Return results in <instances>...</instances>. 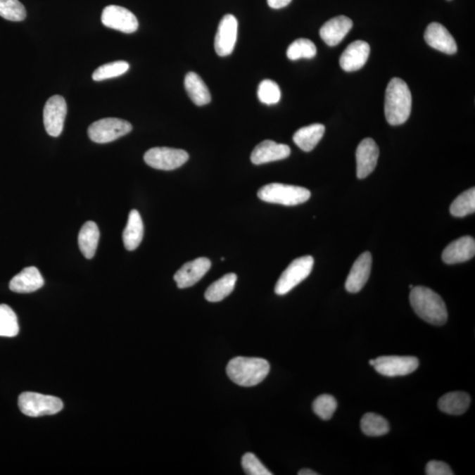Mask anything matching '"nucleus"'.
Returning a JSON list of instances; mask_svg holds the SVG:
<instances>
[{
	"mask_svg": "<svg viewBox=\"0 0 475 475\" xmlns=\"http://www.w3.org/2000/svg\"><path fill=\"white\" fill-rule=\"evenodd\" d=\"M337 408L336 398L329 394H322L313 401L312 410L322 420H330Z\"/></svg>",
	"mask_w": 475,
	"mask_h": 475,
	"instance_id": "nucleus-34",
	"label": "nucleus"
},
{
	"mask_svg": "<svg viewBox=\"0 0 475 475\" xmlns=\"http://www.w3.org/2000/svg\"><path fill=\"white\" fill-rule=\"evenodd\" d=\"M238 35V20L232 14H227L218 25L215 37V51L220 56L231 55Z\"/></svg>",
	"mask_w": 475,
	"mask_h": 475,
	"instance_id": "nucleus-12",
	"label": "nucleus"
},
{
	"mask_svg": "<svg viewBox=\"0 0 475 475\" xmlns=\"http://www.w3.org/2000/svg\"><path fill=\"white\" fill-rule=\"evenodd\" d=\"M18 403L20 411L30 417L58 414L63 407L59 398L33 392L21 393Z\"/></svg>",
	"mask_w": 475,
	"mask_h": 475,
	"instance_id": "nucleus-5",
	"label": "nucleus"
},
{
	"mask_svg": "<svg viewBox=\"0 0 475 475\" xmlns=\"http://www.w3.org/2000/svg\"><path fill=\"white\" fill-rule=\"evenodd\" d=\"M362 431L369 436H381L390 431V426L386 419L374 413H367L361 420Z\"/></svg>",
	"mask_w": 475,
	"mask_h": 475,
	"instance_id": "nucleus-28",
	"label": "nucleus"
},
{
	"mask_svg": "<svg viewBox=\"0 0 475 475\" xmlns=\"http://www.w3.org/2000/svg\"><path fill=\"white\" fill-rule=\"evenodd\" d=\"M412 95L410 88L399 77L391 80L386 91L385 115L391 125H403L410 118Z\"/></svg>",
	"mask_w": 475,
	"mask_h": 475,
	"instance_id": "nucleus-2",
	"label": "nucleus"
},
{
	"mask_svg": "<svg viewBox=\"0 0 475 475\" xmlns=\"http://www.w3.org/2000/svg\"><path fill=\"white\" fill-rule=\"evenodd\" d=\"M237 276L234 273L225 274L220 279L214 281L207 289L204 297L209 302H220L230 295L234 290Z\"/></svg>",
	"mask_w": 475,
	"mask_h": 475,
	"instance_id": "nucleus-27",
	"label": "nucleus"
},
{
	"mask_svg": "<svg viewBox=\"0 0 475 475\" xmlns=\"http://www.w3.org/2000/svg\"><path fill=\"white\" fill-rule=\"evenodd\" d=\"M44 284L40 271L35 267H28L10 281V290L17 293H30L39 290Z\"/></svg>",
	"mask_w": 475,
	"mask_h": 475,
	"instance_id": "nucleus-21",
	"label": "nucleus"
},
{
	"mask_svg": "<svg viewBox=\"0 0 475 475\" xmlns=\"http://www.w3.org/2000/svg\"><path fill=\"white\" fill-rule=\"evenodd\" d=\"M475 211V189H469L460 194L453 201L450 207V213L454 217H464L467 215L474 213Z\"/></svg>",
	"mask_w": 475,
	"mask_h": 475,
	"instance_id": "nucleus-29",
	"label": "nucleus"
},
{
	"mask_svg": "<svg viewBox=\"0 0 475 475\" xmlns=\"http://www.w3.org/2000/svg\"><path fill=\"white\" fill-rule=\"evenodd\" d=\"M372 257L371 253H362L355 260L347 277L345 288L350 293H357L364 288L371 274Z\"/></svg>",
	"mask_w": 475,
	"mask_h": 475,
	"instance_id": "nucleus-15",
	"label": "nucleus"
},
{
	"mask_svg": "<svg viewBox=\"0 0 475 475\" xmlns=\"http://www.w3.org/2000/svg\"><path fill=\"white\" fill-rule=\"evenodd\" d=\"M257 196L266 203L294 206L308 201L311 192L303 186L271 183L260 188Z\"/></svg>",
	"mask_w": 475,
	"mask_h": 475,
	"instance_id": "nucleus-4",
	"label": "nucleus"
},
{
	"mask_svg": "<svg viewBox=\"0 0 475 475\" xmlns=\"http://www.w3.org/2000/svg\"><path fill=\"white\" fill-rule=\"evenodd\" d=\"M258 98L263 104L273 105L278 103L281 100L279 86L273 80H262L258 87Z\"/></svg>",
	"mask_w": 475,
	"mask_h": 475,
	"instance_id": "nucleus-35",
	"label": "nucleus"
},
{
	"mask_svg": "<svg viewBox=\"0 0 475 475\" xmlns=\"http://www.w3.org/2000/svg\"><path fill=\"white\" fill-rule=\"evenodd\" d=\"M101 23L105 27L125 34H132L139 28L135 14L125 7L108 6L102 11Z\"/></svg>",
	"mask_w": 475,
	"mask_h": 475,
	"instance_id": "nucleus-9",
	"label": "nucleus"
},
{
	"mask_svg": "<svg viewBox=\"0 0 475 475\" xmlns=\"http://www.w3.org/2000/svg\"><path fill=\"white\" fill-rule=\"evenodd\" d=\"M470 403V396L467 393L452 392L440 398L438 407L443 413L460 415L468 410Z\"/></svg>",
	"mask_w": 475,
	"mask_h": 475,
	"instance_id": "nucleus-26",
	"label": "nucleus"
},
{
	"mask_svg": "<svg viewBox=\"0 0 475 475\" xmlns=\"http://www.w3.org/2000/svg\"><path fill=\"white\" fill-rule=\"evenodd\" d=\"M475 255V241L471 236H464L450 243L443 250L442 259L446 264L467 262Z\"/></svg>",
	"mask_w": 475,
	"mask_h": 475,
	"instance_id": "nucleus-19",
	"label": "nucleus"
},
{
	"mask_svg": "<svg viewBox=\"0 0 475 475\" xmlns=\"http://www.w3.org/2000/svg\"><path fill=\"white\" fill-rule=\"evenodd\" d=\"M317 54L316 46L309 39L299 38L289 46L287 56L291 60L311 59Z\"/></svg>",
	"mask_w": 475,
	"mask_h": 475,
	"instance_id": "nucleus-31",
	"label": "nucleus"
},
{
	"mask_svg": "<svg viewBox=\"0 0 475 475\" xmlns=\"http://www.w3.org/2000/svg\"><path fill=\"white\" fill-rule=\"evenodd\" d=\"M369 364L371 365L372 366L374 365L375 359H371V360L369 361Z\"/></svg>",
	"mask_w": 475,
	"mask_h": 475,
	"instance_id": "nucleus-40",
	"label": "nucleus"
},
{
	"mask_svg": "<svg viewBox=\"0 0 475 475\" xmlns=\"http://www.w3.org/2000/svg\"><path fill=\"white\" fill-rule=\"evenodd\" d=\"M313 264H315V259L310 255L299 257L294 260L281 273L278 279L274 286L276 294L280 296L287 294L292 289L304 281L311 274Z\"/></svg>",
	"mask_w": 475,
	"mask_h": 475,
	"instance_id": "nucleus-6",
	"label": "nucleus"
},
{
	"mask_svg": "<svg viewBox=\"0 0 475 475\" xmlns=\"http://www.w3.org/2000/svg\"><path fill=\"white\" fill-rule=\"evenodd\" d=\"M241 464L243 470L248 475H272V473L267 469L264 464L260 462L255 454L246 453L242 457Z\"/></svg>",
	"mask_w": 475,
	"mask_h": 475,
	"instance_id": "nucleus-36",
	"label": "nucleus"
},
{
	"mask_svg": "<svg viewBox=\"0 0 475 475\" xmlns=\"http://www.w3.org/2000/svg\"><path fill=\"white\" fill-rule=\"evenodd\" d=\"M132 130V125L125 120L109 118L91 123L87 133L93 142L107 144L127 135Z\"/></svg>",
	"mask_w": 475,
	"mask_h": 475,
	"instance_id": "nucleus-7",
	"label": "nucleus"
},
{
	"mask_svg": "<svg viewBox=\"0 0 475 475\" xmlns=\"http://www.w3.org/2000/svg\"><path fill=\"white\" fill-rule=\"evenodd\" d=\"M413 287H414L413 285H412V284L410 285V289H412V288H413Z\"/></svg>",
	"mask_w": 475,
	"mask_h": 475,
	"instance_id": "nucleus-41",
	"label": "nucleus"
},
{
	"mask_svg": "<svg viewBox=\"0 0 475 475\" xmlns=\"http://www.w3.org/2000/svg\"><path fill=\"white\" fill-rule=\"evenodd\" d=\"M129 69V63L125 61H115L106 63V65L99 67L93 73V80L95 81H102L108 79H113L122 76V74L128 72Z\"/></svg>",
	"mask_w": 475,
	"mask_h": 475,
	"instance_id": "nucleus-32",
	"label": "nucleus"
},
{
	"mask_svg": "<svg viewBox=\"0 0 475 475\" xmlns=\"http://www.w3.org/2000/svg\"><path fill=\"white\" fill-rule=\"evenodd\" d=\"M426 474L428 475H452L448 464L443 461L431 460L426 466Z\"/></svg>",
	"mask_w": 475,
	"mask_h": 475,
	"instance_id": "nucleus-37",
	"label": "nucleus"
},
{
	"mask_svg": "<svg viewBox=\"0 0 475 475\" xmlns=\"http://www.w3.org/2000/svg\"><path fill=\"white\" fill-rule=\"evenodd\" d=\"M353 27V23L347 16H337L327 21L319 30L322 40L329 46L339 44Z\"/></svg>",
	"mask_w": 475,
	"mask_h": 475,
	"instance_id": "nucleus-20",
	"label": "nucleus"
},
{
	"mask_svg": "<svg viewBox=\"0 0 475 475\" xmlns=\"http://www.w3.org/2000/svg\"><path fill=\"white\" fill-rule=\"evenodd\" d=\"M267 5L273 9L284 8L291 2V0H267Z\"/></svg>",
	"mask_w": 475,
	"mask_h": 475,
	"instance_id": "nucleus-38",
	"label": "nucleus"
},
{
	"mask_svg": "<svg viewBox=\"0 0 475 475\" xmlns=\"http://www.w3.org/2000/svg\"><path fill=\"white\" fill-rule=\"evenodd\" d=\"M291 155V148L272 140H265L257 144L251 153V161L255 165L284 160Z\"/></svg>",
	"mask_w": 475,
	"mask_h": 475,
	"instance_id": "nucleus-17",
	"label": "nucleus"
},
{
	"mask_svg": "<svg viewBox=\"0 0 475 475\" xmlns=\"http://www.w3.org/2000/svg\"><path fill=\"white\" fill-rule=\"evenodd\" d=\"M270 365L263 358L238 357L232 358L227 366L229 379L237 385L255 386L269 374Z\"/></svg>",
	"mask_w": 475,
	"mask_h": 475,
	"instance_id": "nucleus-3",
	"label": "nucleus"
},
{
	"mask_svg": "<svg viewBox=\"0 0 475 475\" xmlns=\"http://www.w3.org/2000/svg\"><path fill=\"white\" fill-rule=\"evenodd\" d=\"M298 475H318L316 471L310 469H302L298 471Z\"/></svg>",
	"mask_w": 475,
	"mask_h": 475,
	"instance_id": "nucleus-39",
	"label": "nucleus"
},
{
	"mask_svg": "<svg viewBox=\"0 0 475 475\" xmlns=\"http://www.w3.org/2000/svg\"><path fill=\"white\" fill-rule=\"evenodd\" d=\"M424 39L431 48L445 54H455L457 46L455 40L446 27L438 23H432L426 28Z\"/></svg>",
	"mask_w": 475,
	"mask_h": 475,
	"instance_id": "nucleus-16",
	"label": "nucleus"
},
{
	"mask_svg": "<svg viewBox=\"0 0 475 475\" xmlns=\"http://www.w3.org/2000/svg\"><path fill=\"white\" fill-rule=\"evenodd\" d=\"M410 303L417 315L426 322L442 326L447 322L448 312L443 298L431 289L417 286L411 289Z\"/></svg>",
	"mask_w": 475,
	"mask_h": 475,
	"instance_id": "nucleus-1",
	"label": "nucleus"
},
{
	"mask_svg": "<svg viewBox=\"0 0 475 475\" xmlns=\"http://www.w3.org/2000/svg\"><path fill=\"white\" fill-rule=\"evenodd\" d=\"M0 16L10 21H23L27 12L19 0H0Z\"/></svg>",
	"mask_w": 475,
	"mask_h": 475,
	"instance_id": "nucleus-33",
	"label": "nucleus"
},
{
	"mask_svg": "<svg viewBox=\"0 0 475 475\" xmlns=\"http://www.w3.org/2000/svg\"><path fill=\"white\" fill-rule=\"evenodd\" d=\"M144 237V224L139 211H130L127 225L123 231L122 241L125 248L129 251L139 248Z\"/></svg>",
	"mask_w": 475,
	"mask_h": 475,
	"instance_id": "nucleus-22",
	"label": "nucleus"
},
{
	"mask_svg": "<svg viewBox=\"0 0 475 475\" xmlns=\"http://www.w3.org/2000/svg\"><path fill=\"white\" fill-rule=\"evenodd\" d=\"M379 156V147L374 140L365 139L358 144L357 153H355L358 179H365L374 171Z\"/></svg>",
	"mask_w": 475,
	"mask_h": 475,
	"instance_id": "nucleus-14",
	"label": "nucleus"
},
{
	"mask_svg": "<svg viewBox=\"0 0 475 475\" xmlns=\"http://www.w3.org/2000/svg\"><path fill=\"white\" fill-rule=\"evenodd\" d=\"M184 86L186 93L194 103L197 106L210 103L211 101L210 91L198 74L192 72L186 74Z\"/></svg>",
	"mask_w": 475,
	"mask_h": 475,
	"instance_id": "nucleus-24",
	"label": "nucleus"
},
{
	"mask_svg": "<svg viewBox=\"0 0 475 475\" xmlns=\"http://www.w3.org/2000/svg\"><path fill=\"white\" fill-rule=\"evenodd\" d=\"M325 134V126L320 123L303 127L296 132L293 141L304 151H311L322 140Z\"/></svg>",
	"mask_w": 475,
	"mask_h": 475,
	"instance_id": "nucleus-23",
	"label": "nucleus"
},
{
	"mask_svg": "<svg viewBox=\"0 0 475 475\" xmlns=\"http://www.w3.org/2000/svg\"><path fill=\"white\" fill-rule=\"evenodd\" d=\"M100 231L98 225L93 221H88L80 229L79 234V246L81 253L87 259H91L96 253Z\"/></svg>",
	"mask_w": 475,
	"mask_h": 475,
	"instance_id": "nucleus-25",
	"label": "nucleus"
},
{
	"mask_svg": "<svg viewBox=\"0 0 475 475\" xmlns=\"http://www.w3.org/2000/svg\"><path fill=\"white\" fill-rule=\"evenodd\" d=\"M419 361L414 357L385 355L375 359L373 367L379 374L386 376H406L418 368Z\"/></svg>",
	"mask_w": 475,
	"mask_h": 475,
	"instance_id": "nucleus-11",
	"label": "nucleus"
},
{
	"mask_svg": "<svg viewBox=\"0 0 475 475\" xmlns=\"http://www.w3.org/2000/svg\"><path fill=\"white\" fill-rule=\"evenodd\" d=\"M211 267L210 260L200 257L192 262H186L175 273L174 279L179 289L193 286L205 276Z\"/></svg>",
	"mask_w": 475,
	"mask_h": 475,
	"instance_id": "nucleus-13",
	"label": "nucleus"
},
{
	"mask_svg": "<svg viewBox=\"0 0 475 475\" xmlns=\"http://www.w3.org/2000/svg\"><path fill=\"white\" fill-rule=\"evenodd\" d=\"M189 155L184 150L169 147H154L144 154V160L151 167L171 171L181 167L189 160Z\"/></svg>",
	"mask_w": 475,
	"mask_h": 475,
	"instance_id": "nucleus-8",
	"label": "nucleus"
},
{
	"mask_svg": "<svg viewBox=\"0 0 475 475\" xmlns=\"http://www.w3.org/2000/svg\"><path fill=\"white\" fill-rule=\"evenodd\" d=\"M371 48L365 41L352 42L345 49L340 58V65L346 72H355L364 67L367 62Z\"/></svg>",
	"mask_w": 475,
	"mask_h": 475,
	"instance_id": "nucleus-18",
	"label": "nucleus"
},
{
	"mask_svg": "<svg viewBox=\"0 0 475 475\" xmlns=\"http://www.w3.org/2000/svg\"><path fill=\"white\" fill-rule=\"evenodd\" d=\"M17 315L7 305H0V336L14 337L19 334Z\"/></svg>",
	"mask_w": 475,
	"mask_h": 475,
	"instance_id": "nucleus-30",
	"label": "nucleus"
},
{
	"mask_svg": "<svg viewBox=\"0 0 475 475\" xmlns=\"http://www.w3.org/2000/svg\"><path fill=\"white\" fill-rule=\"evenodd\" d=\"M67 115L65 98L54 95L46 102L44 109V123L46 132L51 137L61 135Z\"/></svg>",
	"mask_w": 475,
	"mask_h": 475,
	"instance_id": "nucleus-10",
	"label": "nucleus"
}]
</instances>
